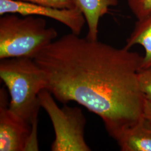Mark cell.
<instances>
[{
    "mask_svg": "<svg viewBox=\"0 0 151 151\" xmlns=\"http://www.w3.org/2000/svg\"><path fill=\"white\" fill-rule=\"evenodd\" d=\"M143 56L70 32L35 58L47 90L63 104L75 101L103 120L115 139L143 116L138 73Z\"/></svg>",
    "mask_w": 151,
    "mask_h": 151,
    "instance_id": "cell-1",
    "label": "cell"
},
{
    "mask_svg": "<svg viewBox=\"0 0 151 151\" xmlns=\"http://www.w3.org/2000/svg\"><path fill=\"white\" fill-rule=\"evenodd\" d=\"M0 78L10 95L9 108L29 124L38 121L39 94L47 82L40 67L29 58L0 60Z\"/></svg>",
    "mask_w": 151,
    "mask_h": 151,
    "instance_id": "cell-2",
    "label": "cell"
},
{
    "mask_svg": "<svg viewBox=\"0 0 151 151\" xmlns=\"http://www.w3.org/2000/svg\"><path fill=\"white\" fill-rule=\"evenodd\" d=\"M58 32L47 27L46 20L33 15L7 14L0 18V60L10 58L35 59L54 42Z\"/></svg>",
    "mask_w": 151,
    "mask_h": 151,
    "instance_id": "cell-3",
    "label": "cell"
},
{
    "mask_svg": "<svg viewBox=\"0 0 151 151\" xmlns=\"http://www.w3.org/2000/svg\"><path fill=\"white\" fill-rule=\"evenodd\" d=\"M41 108L48 115L54 128L52 151H90L85 138L86 119L81 109L57 105L53 96L44 89L39 94Z\"/></svg>",
    "mask_w": 151,
    "mask_h": 151,
    "instance_id": "cell-4",
    "label": "cell"
},
{
    "mask_svg": "<svg viewBox=\"0 0 151 151\" xmlns=\"http://www.w3.org/2000/svg\"><path fill=\"white\" fill-rule=\"evenodd\" d=\"M7 14L49 17L63 24L70 29L72 33L78 35L81 34L86 22L82 12L78 7L61 9L14 0H0L1 16Z\"/></svg>",
    "mask_w": 151,
    "mask_h": 151,
    "instance_id": "cell-5",
    "label": "cell"
},
{
    "mask_svg": "<svg viewBox=\"0 0 151 151\" xmlns=\"http://www.w3.org/2000/svg\"><path fill=\"white\" fill-rule=\"evenodd\" d=\"M7 90H0V151H25L32 126L9 108Z\"/></svg>",
    "mask_w": 151,
    "mask_h": 151,
    "instance_id": "cell-6",
    "label": "cell"
},
{
    "mask_svg": "<svg viewBox=\"0 0 151 151\" xmlns=\"http://www.w3.org/2000/svg\"><path fill=\"white\" fill-rule=\"evenodd\" d=\"M122 151H151V122L143 116L115 139Z\"/></svg>",
    "mask_w": 151,
    "mask_h": 151,
    "instance_id": "cell-7",
    "label": "cell"
},
{
    "mask_svg": "<svg viewBox=\"0 0 151 151\" xmlns=\"http://www.w3.org/2000/svg\"><path fill=\"white\" fill-rule=\"evenodd\" d=\"M75 2L86 19L88 27L86 38L91 40H97L100 18L108 13L109 7L117 5L118 1L75 0Z\"/></svg>",
    "mask_w": 151,
    "mask_h": 151,
    "instance_id": "cell-8",
    "label": "cell"
},
{
    "mask_svg": "<svg viewBox=\"0 0 151 151\" xmlns=\"http://www.w3.org/2000/svg\"><path fill=\"white\" fill-rule=\"evenodd\" d=\"M137 20L124 47L129 49L139 44L144 48L145 54L141 64V69H144L151 67V13Z\"/></svg>",
    "mask_w": 151,
    "mask_h": 151,
    "instance_id": "cell-9",
    "label": "cell"
},
{
    "mask_svg": "<svg viewBox=\"0 0 151 151\" xmlns=\"http://www.w3.org/2000/svg\"><path fill=\"white\" fill-rule=\"evenodd\" d=\"M138 81L143 97L151 101V67L140 69L138 73Z\"/></svg>",
    "mask_w": 151,
    "mask_h": 151,
    "instance_id": "cell-10",
    "label": "cell"
},
{
    "mask_svg": "<svg viewBox=\"0 0 151 151\" xmlns=\"http://www.w3.org/2000/svg\"><path fill=\"white\" fill-rule=\"evenodd\" d=\"M128 5L137 19L151 13V0H128Z\"/></svg>",
    "mask_w": 151,
    "mask_h": 151,
    "instance_id": "cell-11",
    "label": "cell"
},
{
    "mask_svg": "<svg viewBox=\"0 0 151 151\" xmlns=\"http://www.w3.org/2000/svg\"><path fill=\"white\" fill-rule=\"evenodd\" d=\"M57 9H73L77 7L75 0H14Z\"/></svg>",
    "mask_w": 151,
    "mask_h": 151,
    "instance_id": "cell-12",
    "label": "cell"
},
{
    "mask_svg": "<svg viewBox=\"0 0 151 151\" xmlns=\"http://www.w3.org/2000/svg\"><path fill=\"white\" fill-rule=\"evenodd\" d=\"M143 116L151 122V101L144 99Z\"/></svg>",
    "mask_w": 151,
    "mask_h": 151,
    "instance_id": "cell-13",
    "label": "cell"
}]
</instances>
